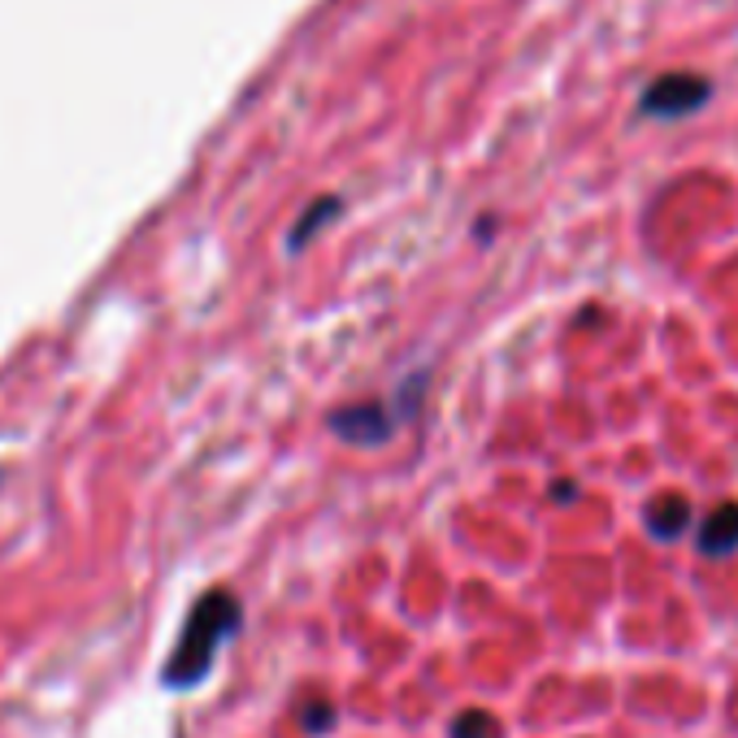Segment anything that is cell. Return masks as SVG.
<instances>
[{"label":"cell","mask_w":738,"mask_h":738,"mask_svg":"<svg viewBox=\"0 0 738 738\" xmlns=\"http://www.w3.org/2000/svg\"><path fill=\"white\" fill-rule=\"evenodd\" d=\"M239 626H244L239 600H235L231 591H222V587L205 591V595L187 608V617H183V630H179L174 652L165 656L161 682H165L170 691H196V687L213 674L218 652L239 635Z\"/></svg>","instance_id":"cell-1"},{"label":"cell","mask_w":738,"mask_h":738,"mask_svg":"<svg viewBox=\"0 0 738 738\" xmlns=\"http://www.w3.org/2000/svg\"><path fill=\"white\" fill-rule=\"evenodd\" d=\"M331 434L353 443V447H382L395 434V413L382 399H366V404H348L331 413Z\"/></svg>","instance_id":"cell-2"},{"label":"cell","mask_w":738,"mask_h":738,"mask_svg":"<svg viewBox=\"0 0 738 738\" xmlns=\"http://www.w3.org/2000/svg\"><path fill=\"white\" fill-rule=\"evenodd\" d=\"M709 96V83L696 78V74H665L656 78L648 91H643V109L648 113H665V118H678V113H691L696 104H704Z\"/></svg>","instance_id":"cell-3"},{"label":"cell","mask_w":738,"mask_h":738,"mask_svg":"<svg viewBox=\"0 0 738 738\" xmlns=\"http://www.w3.org/2000/svg\"><path fill=\"white\" fill-rule=\"evenodd\" d=\"M735 552H738V500H726V504H717L700 521V556L726 561Z\"/></svg>","instance_id":"cell-4"},{"label":"cell","mask_w":738,"mask_h":738,"mask_svg":"<svg viewBox=\"0 0 738 738\" xmlns=\"http://www.w3.org/2000/svg\"><path fill=\"white\" fill-rule=\"evenodd\" d=\"M687 526H691V504H687L682 495L665 491V495H656V500L648 504V530H652L656 539H682Z\"/></svg>","instance_id":"cell-5"},{"label":"cell","mask_w":738,"mask_h":738,"mask_svg":"<svg viewBox=\"0 0 738 738\" xmlns=\"http://www.w3.org/2000/svg\"><path fill=\"white\" fill-rule=\"evenodd\" d=\"M340 209H344V200H340V196H322L318 205H309V209H305V218H300V222H296V231H292V253H300V248H305V239H309L313 231H322V226H327Z\"/></svg>","instance_id":"cell-6"},{"label":"cell","mask_w":738,"mask_h":738,"mask_svg":"<svg viewBox=\"0 0 738 738\" xmlns=\"http://www.w3.org/2000/svg\"><path fill=\"white\" fill-rule=\"evenodd\" d=\"M495 717L482 713V709H465L456 722H452V738H495Z\"/></svg>","instance_id":"cell-7"},{"label":"cell","mask_w":738,"mask_h":738,"mask_svg":"<svg viewBox=\"0 0 738 738\" xmlns=\"http://www.w3.org/2000/svg\"><path fill=\"white\" fill-rule=\"evenodd\" d=\"M421 399H426V373L404 378L399 391H395V421H413V413H417Z\"/></svg>","instance_id":"cell-8"},{"label":"cell","mask_w":738,"mask_h":738,"mask_svg":"<svg viewBox=\"0 0 738 738\" xmlns=\"http://www.w3.org/2000/svg\"><path fill=\"white\" fill-rule=\"evenodd\" d=\"M300 726H305V735H331V726H335V709H331L327 700H313V704L305 709Z\"/></svg>","instance_id":"cell-9"},{"label":"cell","mask_w":738,"mask_h":738,"mask_svg":"<svg viewBox=\"0 0 738 738\" xmlns=\"http://www.w3.org/2000/svg\"><path fill=\"white\" fill-rule=\"evenodd\" d=\"M578 495V487L565 478V482H552V500H574Z\"/></svg>","instance_id":"cell-10"}]
</instances>
